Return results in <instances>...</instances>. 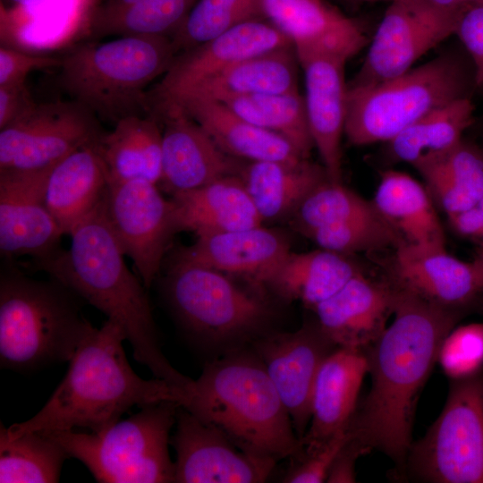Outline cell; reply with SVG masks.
Masks as SVG:
<instances>
[{
    "mask_svg": "<svg viewBox=\"0 0 483 483\" xmlns=\"http://www.w3.org/2000/svg\"><path fill=\"white\" fill-rule=\"evenodd\" d=\"M432 6L444 12L462 16L470 7L483 3V0H425Z\"/></svg>",
    "mask_w": 483,
    "mask_h": 483,
    "instance_id": "681fc988",
    "label": "cell"
},
{
    "mask_svg": "<svg viewBox=\"0 0 483 483\" xmlns=\"http://www.w3.org/2000/svg\"><path fill=\"white\" fill-rule=\"evenodd\" d=\"M145 180L109 182L107 221L123 253L149 288L158 276L172 238L178 233L172 199Z\"/></svg>",
    "mask_w": 483,
    "mask_h": 483,
    "instance_id": "4fadbf2b",
    "label": "cell"
},
{
    "mask_svg": "<svg viewBox=\"0 0 483 483\" xmlns=\"http://www.w3.org/2000/svg\"><path fill=\"white\" fill-rule=\"evenodd\" d=\"M252 343L301 443L311 419L318 370L337 347L318 324L303 326L295 332L261 335Z\"/></svg>",
    "mask_w": 483,
    "mask_h": 483,
    "instance_id": "9a60e30c",
    "label": "cell"
},
{
    "mask_svg": "<svg viewBox=\"0 0 483 483\" xmlns=\"http://www.w3.org/2000/svg\"><path fill=\"white\" fill-rule=\"evenodd\" d=\"M80 299L53 278L2 271L1 368L25 372L69 361L92 326L80 313Z\"/></svg>",
    "mask_w": 483,
    "mask_h": 483,
    "instance_id": "8992f818",
    "label": "cell"
},
{
    "mask_svg": "<svg viewBox=\"0 0 483 483\" xmlns=\"http://www.w3.org/2000/svg\"><path fill=\"white\" fill-rule=\"evenodd\" d=\"M240 176L262 221L290 218L305 197L328 180L324 166L308 159L250 162Z\"/></svg>",
    "mask_w": 483,
    "mask_h": 483,
    "instance_id": "4dcf8cb0",
    "label": "cell"
},
{
    "mask_svg": "<svg viewBox=\"0 0 483 483\" xmlns=\"http://www.w3.org/2000/svg\"><path fill=\"white\" fill-rule=\"evenodd\" d=\"M171 106L182 108L236 158L291 163L308 159L285 138L244 120L221 102L187 98Z\"/></svg>",
    "mask_w": 483,
    "mask_h": 483,
    "instance_id": "4316f807",
    "label": "cell"
},
{
    "mask_svg": "<svg viewBox=\"0 0 483 483\" xmlns=\"http://www.w3.org/2000/svg\"><path fill=\"white\" fill-rule=\"evenodd\" d=\"M176 256L225 275L240 276L262 289L290 250L281 233L262 225L197 235Z\"/></svg>",
    "mask_w": 483,
    "mask_h": 483,
    "instance_id": "603a6c76",
    "label": "cell"
},
{
    "mask_svg": "<svg viewBox=\"0 0 483 483\" xmlns=\"http://www.w3.org/2000/svg\"><path fill=\"white\" fill-rule=\"evenodd\" d=\"M263 18L262 0H197L168 36L178 55L241 23Z\"/></svg>",
    "mask_w": 483,
    "mask_h": 483,
    "instance_id": "8d00e7d4",
    "label": "cell"
},
{
    "mask_svg": "<svg viewBox=\"0 0 483 483\" xmlns=\"http://www.w3.org/2000/svg\"><path fill=\"white\" fill-rule=\"evenodd\" d=\"M394 287L363 271L313 309L318 324L337 348L366 352L382 335L394 311Z\"/></svg>",
    "mask_w": 483,
    "mask_h": 483,
    "instance_id": "44dd1931",
    "label": "cell"
},
{
    "mask_svg": "<svg viewBox=\"0 0 483 483\" xmlns=\"http://www.w3.org/2000/svg\"><path fill=\"white\" fill-rule=\"evenodd\" d=\"M372 201L404 243L445 248V233L433 199L426 186L410 174L395 170L385 171Z\"/></svg>",
    "mask_w": 483,
    "mask_h": 483,
    "instance_id": "f546056e",
    "label": "cell"
},
{
    "mask_svg": "<svg viewBox=\"0 0 483 483\" xmlns=\"http://www.w3.org/2000/svg\"><path fill=\"white\" fill-rule=\"evenodd\" d=\"M297 61L293 47L243 59L198 83L168 106L187 98L221 102L236 97L298 90Z\"/></svg>",
    "mask_w": 483,
    "mask_h": 483,
    "instance_id": "83f0119b",
    "label": "cell"
},
{
    "mask_svg": "<svg viewBox=\"0 0 483 483\" xmlns=\"http://www.w3.org/2000/svg\"><path fill=\"white\" fill-rule=\"evenodd\" d=\"M461 16L425 0L390 2L359 71L349 87L369 86L398 76L455 34Z\"/></svg>",
    "mask_w": 483,
    "mask_h": 483,
    "instance_id": "7c38bea8",
    "label": "cell"
},
{
    "mask_svg": "<svg viewBox=\"0 0 483 483\" xmlns=\"http://www.w3.org/2000/svg\"><path fill=\"white\" fill-rule=\"evenodd\" d=\"M393 286L394 320L365 352L371 386L347 429L368 453L377 450L403 467L421 389L463 314Z\"/></svg>",
    "mask_w": 483,
    "mask_h": 483,
    "instance_id": "6da1fadb",
    "label": "cell"
},
{
    "mask_svg": "<svg viewBox=\"0 0 483 483\" xmlns=\"http://www.w3.org/2000/svg\"><path fill=\"white\" fill-rule=\"evenodd\" d=\"M292 47L271 22L262 19L241 23L174 57L157 83L148 91L151 113L170 105L187 90L243 59Z\"/></svg>",
    "mask_w": 483,
    "mask_h": 483,
    "instance_id": "5bb4252c",
    "label": "cell"
},
{
    "mask_svg": "<svg viewBox=\"0 0 483 483\" xmlns=\"http://www.w3.org/2000/svg\"><path fill=\"white\" fill-rule=\"evenodd\" d=\"M60 57L32 55L11 47H0V87L26 83L33 71L57 68Z\"/></svg>",
    "mask_w": 483,
    "mask_h": 483,
    "instance_id": "7bdbcfd3",
    "label": "cell"
},
{
    "mask_svg": "<svg viewBox=\"0 0 483 483\" xmlns=\"http://www.w3.org/2000/svg\"><path fill=\"white\" fill-rule=\"evenodd\" d=\"M346 62L329 55L299 62L304 72V101L310 135L328 179L334 182H343L341 140L346 118Z\"/></svg>",
    "mask_w": 483,
    "mask_h": 483,
    "instance_id": "7402d4cb",
    "label": "cell"
},
{
    "mask_svg": "<svg viewBox=\"0 0 483 483\" xmlns=\"http://www.w3.org/2000/svg\"><path fill=\"white\" fill-rule=\"evenodd\" d=\"M221 103L244 120L285 138L307 158L315 148L299 89L231 97Z\"/></svg>",
    "mask_w": 483,
    "mask_h": 483,
    "instance_id": "e575fe53",
    "label": "cell"
},
{
    "mask_svg": "<svg viewBox=\"0 0 483 483\" xmlns=\"http://www.w3.org/2000/svg\"><path fill=\"white\" fill-rule=\"evenodd\" d=\"M178 233L197 235L262 225V219L240 176L229 175L205 186L172 195Z\"/></svg>",
    "mask_w": 483,
    "mask_h": 483,
    "instance_id": "484cf974",
    "label": "cell"
},
{
    "mask_svg": "<svg viewBox=\"0 0 483 483\" xmlns=\"http://www.w3.org/2000/svg\"><path fill=\"white\" fill-rule=\"evenodd\" d=\"M10 1L15 4H26L31 3L34 0H10Z\"/></svg>",
    "mask_w": 483,
    "mask_h": 483,
    "instance_id": "816d5d0a",
    "label": "cell"
},
{
    "mask_svg": "<svg viewBox=\"0 0 483 483\" xmlns=\"http://www.w3.org/2000/svg\"><path fill=\"white\" fill-rule=\"evenodd\" d=\"M368 452L351 438L341 449L328 471L326 482L352 483L356 481L355 463Z\"/></svg>",
    "mask_w": 483,
    "mask_h": 483,
    "instance_id": "bcb514c9",
    "label": "cell"
},
{
    "mask_svg": "<svg viewBox=\"0 0 483 483\" xmlns=\"http://www.w3.org/2000/svg\"><path fill=\"white\" fill-rule=\"evenodd\" d=\"M263 13L292 43L298 62L318 55L348 61L368 42L361 27L324 0H262Z\"/></svg>",
    "mask_w": 483,
    "mask_h": 483,
    "instance_id": "ffe728a7",
    "label": "cell"
},
{
    "mask_svg": "<svg viewBox=\"0 0 483 483\" xmlns=\"http://www.w3.org/2000/svg\"><path fill=\"white\" fill-rule=\"evenodd\" d=\"M470 97L440 106L410 124L387 141L390 157L413 165L418 161L446 151L462 140L473 121Z\"/></svg>",
    "mask_w": 483,
    "mask_h": 483,
    "instance_id": "836d02e7",
    "label": "cell"
},
{
    "mask_svg": "<svg viewBox=\"0 0 483 483\" xmlns=\"http://www.w3.org/2000/svg\"><path fill=\"white\" fill-rule=\"evenodd\" d=\"M36 104L26 83L0 87V130L23 116Z\"/></svg>",
    "mask_w": 483,
    "mask_h": 483,
    "instance_id": "f6af8a7d",
    "label": "cell"
},
{
    "mask_svg": "<svg viewBox=\"0 0 483 483\" xmlns=\"http://www.w3.org/2000/svg\"><path fill=\"white\" fill-rule=\"evenodd\" d=\"M122 327L107 319L93 326L69 360L68 370L42 409L30 419L1 429L12 438L28 432L50 433L76 428L100 432L133 406L160 402L182 405L186 391L155 377L143 379L123 351Z\"/></svg>",
    "mask_w": 483,
    "mask_h": 483,
    "instance_id": "3957f363",
    "label": "cell"
},
{
    "mask_svg": "<svg viewBox=\"0 0 483 483\" xmlns=\"http://www.w3.org/2000/svg\"><path fill=\"white\" fill-rule=\"evenodd\" d=\"M99 119L73 100L37 103L0 130V169L38 170L98 141Z\"/></svg>",
    "mask_w": 483,
    "mask_h": 483,
    "instance_id": "8fae6325",
    "label": "cell"
},
{
    "mask_svg": "<svg viewBox=\"0 0 483 483\" xmlns=\"http://www.w3.org/2000/svg\"><path fill=\"white\" fill-rule=\"evenodd\" d=\"M69 458L51 436L28 432L8 437L0 429V482H58L62 466Z\"/></svg>",
    "mask_w": 483,
    "mask_h": 483,
    "instance_id": "d590c367",
    "label": "cell"
},
{
    "mask_svg": "<svg viewBox=\"0 0 483 483\" xmlns=\"http://www.w3.org/2000/svg\"><path fill=\"white\" fill-rule=\"evenodd\" d=\"M163 125L162 173L158 184L171 195L239 175L244 166L225 153L193 118L177 106L154 114Z\"/></svg>",
    "mask_w": 483,
    "mask_h": 483,
    "instance_id": "ac0fdd59",
    "label": "cell"
},
{
    "mask_svg": "<svg viewBox=\"0 0 483 483\" xmlns=\"http://www.w3.org/2000/svg\"><path fill=\"white\" fill-rule=\"evenodd\" d=\"M389 276L395 287L462 314L483 295V278L475 262L462 261L445 248L401 244Z\"/></svg>",
    "mask_w": 483,
    "mask_h": 483,
    "instance_id": "d6986e66",
    "label": "cell"
},
{
    "mask_svg": "<svg viewBox=\"0 0 483 483\" xmlns=\"http://www.w3.org/2000/svg\"><path fill=\"white\" fill-rule=\"evenodd\" d=\"M169 36H121L76 46L60 57L57 84L99 120L151 114L148 88L172 64Z\"/></svg>",
    "mask_w": 483,
    "mask_h": 483,
    "instance_id": "5b68a950",
    "label": "cell"
},
{
    "mask_svg": "<svg viewBox=\"0 0 483 483\" xmlns=\"http://www.w3.org/2000/svg\"><path fill=\"white\" fill-rule=\"evenodd\" d=\"M196 1L143 0L123 13L90 25V31L94 37L168 36Z\"/></svg>",
    "mask_w": 483,
    "mask_h": 483,
    "instance_id": "f35d334b",
    "label": "cell"
},
{
    "mask_svg": "<svg viewBox=\"0 0 483 483\" xmlns=\"http://www.w3.org/2000/svg\"><path fill=\"white\" fill-rule=\"evenodd\" d=\"M469 54L476 87H483V3L478 4L460 17L455 31Z\"/></svg>",
    "mask_w": 483,
    "mask_h": 483,
    "instance_id": "ee69618b",
    "label": "cell"
},
{
    "mask_svg": "<svg viewBox=\"0 0 483 483\" xmlns=\"http://www.w3.org/2000/svg\"><path fill=\"white\" fill-rule=\"evenodd\" d=\"M179 406L168 401L147 404L100 432L72 429L47 434L69 458L80 461L98 482H174L175 464L168 445Z\"/></svg>",
    "mask_w": 483,
    "mask_h": 483,
    "instance_id": "ba28073f",
    "label": "cell"
},
{
    "mask_svg": "<svg viewBox=\"0 0 483 483\" xmlns=\"http://www.w3.org/2000/svg\"><path fill=\"white\" fill-rule=\"evenodd\" d=\"M173 312L194 339L237 349L262 335L270 310L261 294L241 288L219 271L175 255L164 279Z\"/></svg>",
    "mask_w": 483,
    "mask_h": 483,
    "instance_id": "9c48e42d",
    "label": "cell"
},
{
    "mask_svg": "<svg viewBox=\"0 0 483 483\" xmlns=\"http://www.w3.org/2000/svg\"><path fill=\"white\" fill-rule=\"evenodd\" d=\"M473 69L453 52L382 82L349 87L344 135L355 146L387 142L428 113L469 97Z\"/></svg>",
    "mask_w": 483,
    "mask_h": 483,
    "instance_id": "52a82bcc",
    "label": "cell"
},
{
    "mask_svg": "<svg viewBox=\"0 0 483 483\" xmlns=\"http://www.w3.org/2000/svg\"><path fill=\"white\" fill-rule=\"evenodd\" d=\"M368 370L364 352L336 348L324 360L314 386L311 419L301 440L303 453L347 428Z\"/></svg>",
    "mask_w": 483,
    "mask_h": 483,
    "instance_id": "cb8c5ba5",
    "label": "cell"
},
{
    "mask_svg": "<svg viewBox=\"0 0 483 483\" xmlns=\"http://www.w3.org/2000/svg\"><path fill=\"white\" fill-rule=\"evenodd\" d=\"M354 1H357V2H377V1H389V2H392L394 0H354Z\"/></svg>",
    "mask_w": 483,
    "mask_h": 483,
    "instance_id": "f5cc1de1",
    "label": "cell"
},
{
    "mask_svg": "<svg viewBox=\"0 0 483 483\" xmlns=\"http://www.w3.org/2000/svg\"><path fill=\"white\" fill-rule=\"evenodd\" d=\"M412 166L448 217L469 209L483 197V149L463 139Z\"/></svg>",
    "mask_w": 483,
    "mask_h": 483,
    "instance_id": "d6a6232c",
    "label": "cell"
},
{
    "mask_svg": "<svg viewBox=\"0 0 483 483\" xmlns=\"http://www.w3.org/2000/svg\"><path fill=\"white\" fill-rule=\"evenodd\" d=\"M448 220L457 234L478 242L483 248V197L474 206L449 216Z\"/></svg>",
    "mask_w": 483,
    "mask_h": 483,
    "instance_id": "7dc6e473",
    "label": "cell"
},
{
    "mask_svg": "<svg viewBox=\"0 0 483 483\" xmlns=\"http://www.w3.org/2000/svg\"><path fill=\"white\" fill-rule=\"evenodd\" d=\"M437 361L451 380L479 373L483 366V323L454 327L444 339Z\"/></svg>",
    "mask_w": 483,
    "mask_h": 483,
    "instance_id": "60d3db41",
    "label": "cell"
},
{
    "mask_svg": "<svg viewBox=\"0 0 483 483\" xmlns=\"http://www.w3.org/2000/svg\"><path fill=\"white\" fill-rule=\"evenodd\" d=\"M351 438L348 429L336 434L326 443L293 462V466L284 477L287 483H321L326 480L335 457Z\"/></svg>",
    "mask_w": 483,
    "mask_h": 483,
    "instance_id": "b9f144b4",
    "label": "cell"
},
{
    "mask_svg": "<svg viewBox=\"0 0 483 483\" xmlns=\"http://www.w3.org/2000/svg\"><path fill=\"white\" fill-rule=\"evenodd\" d=\"M362 272L347 255L319 249L289 252L265 286L285 300L314 308Z\"/></svg>",
    "mask_w": 483,
    "mask_h": 483,
    "instance_id": "1f68e13d",
    "label": "cell"
},
{
    "mask_svg": "<svg viewBox=\"0 0 483 483\" xmlns=\"http://www.w3.org/2000/svg\"><path fill=\"white\" fill-rule=\"evenodd\" d=\"M160 121L152 114L131 115L104 131L97 148L106 168L109 182L145 180L159 183L162 173Z\"/></svg>",
    "mask_w": 483,
    "mask_h": 483,
    "instance_id": "f1b7e54d",
    "label": "cell"
},
{
    "mask_svg": "<svg viewBox=\"0 0 483 483\" xmlns=\"http://www.w3.org/2000/svg\"><path fill=\"white\" fill-rule=\"evenodd\" d=\"M475 262V264L477 265L480 274H481V276L483 278V250L481 251V253L473 260Z\"/></svg>",
    "mask_w": 483,
    "mask_h": 483,
    "instance_id": "f907efd6",
    "label": "cell"
},
{
    "mask_svg": "<svg viewBox=\"0 0 483 483\" xmlns=\"http://www.w3.org/2000/svg\"><path fill=\"white\" fill-rule=\"evenodd\" d=\"M97 143L73 151L50 168L46 204L64 234H70L106 198L109 178Z\"/></svg>",
    "mask_w": 483,
    "mask_h": 483,
    "instance_id": "d4e9b609",
    "label": "cell"
},
{
    "mask_svg": "<svg viewBox=\"0 0 483 483\" xmlns=\"http://www.w3.org/2000/svg\"><path fill=\"white\" fill-rule=\"evenodd\" d=\"M320 249L343 255L369 252L404 243L382 216L359 217L314 229L305 234Z\"/></svg>",
    "mask_w": 483,
    "mask_h": 483,
    "instance_id": "ab89813d",
    "label": "cell"
},
{
    "mask_svg": "<svg viewBox=\"0 0 483 483\" xmlns=\"http://www.w3.org/2000/svg\"><path fill=\"white\" fill-rule=\"evenodd\" d=\"M52 165L38 170L0 169L3 257L30 255L40 261L59 250L64 233L50 214L45 198Z\"/></svg>",
    "mask_w": 483,
    "mask_h": 483,
    "instance_id": "e0dca14e",
    "label": "cell"
},
{
    "mask_svg": "<svg viewBox=\"0 0 483 483\" xmlns=\"http://www.w3.org/2000/svg\"><path fill=\"white\" fill-rule=\"evenodd\" d=\"M381 216L372 200L329 179L313 189L290 216L294 228L305 235L332 224L359 217Z\"/></svg>",
    "mask_w": 483,
    "mask_h": 483,
    "instance_id": "74e56055",
    "label": "cell"
},
{
    "mask_svg": "<svg viewBox=\"0 0 483 483\" xmlns=\"http://www.w3.org/2000/svg\"><path fill=\"white\" fill-rule=\"evenodd\" d=\"M141 1L143 0H106L96 9L90 25L99 23L123 13Z\"/></svg>",
    "mask_w": 483,
    "mask_h": 483,
    "instance_id": "c3c4849f",
    "label": "cell"
},
{
    "mask_svg": "<svg viewBox=\"0 0 483 483\" xmlns=\"http://www.w3.org/2000/svg\"><path fill=\"white\" fill-rule=\"evenodd\" d=\"M403 468L422 482L483 483V373L452 379L442 412Z\"/></svg>",
    "mask_w": 483,
    "mask_h": 483,
    "instance_id": "30bf717a",
    "label": "cell"
},
{
    "mask_svg": "<svg viewBox=\"0 0 483 483\" xmlns=\"http://www.w3.org/2000/svg\"><path fill=\"white\" fill-rule=\"evenodd\" d=\"M171 444L176 483L265 482L276 461L249 454L221 430L179 406Z\"/></svg>",
    "mask_w": 483,
    "mask_h": 483,
    "instance_id": "2e32d148",
    "label": "cell"
},
{
    "mask_svg": "<svg viewBox=\"0 0 483 483\" xmlns=\"http://www.w3.org/2000/svg\"><path fill=\"white\" fill-rule=\"evenodd\" d=\"M105 200L70 233L68 250L59 249L38 266L119 325L134 359L155 377L186 391L193 379L176 370L162 352L147 288L125 264Z\"/></svg>",
    "mask_w": 483,
    "mask_h": 483,
    "instance_id": "7a4b0ae2",
    "label": "cell"
},
{
    "mask_svg": "<svg viewBox=\"0 0 483 483\" xmlns=\"http://www.w3.org/2000/svg\"><path fill=\"white\" fill-rule=\"evenodd\" d=\"M181 406L253 456L293 462L303 454L288 411L255 352L233 349L207 363Z\"/></svg>",
    "mask_w": 483,
    "mask_h": 483,
    "instance_id": "277c9868",
    "label": "cell"
}]
</instances>
